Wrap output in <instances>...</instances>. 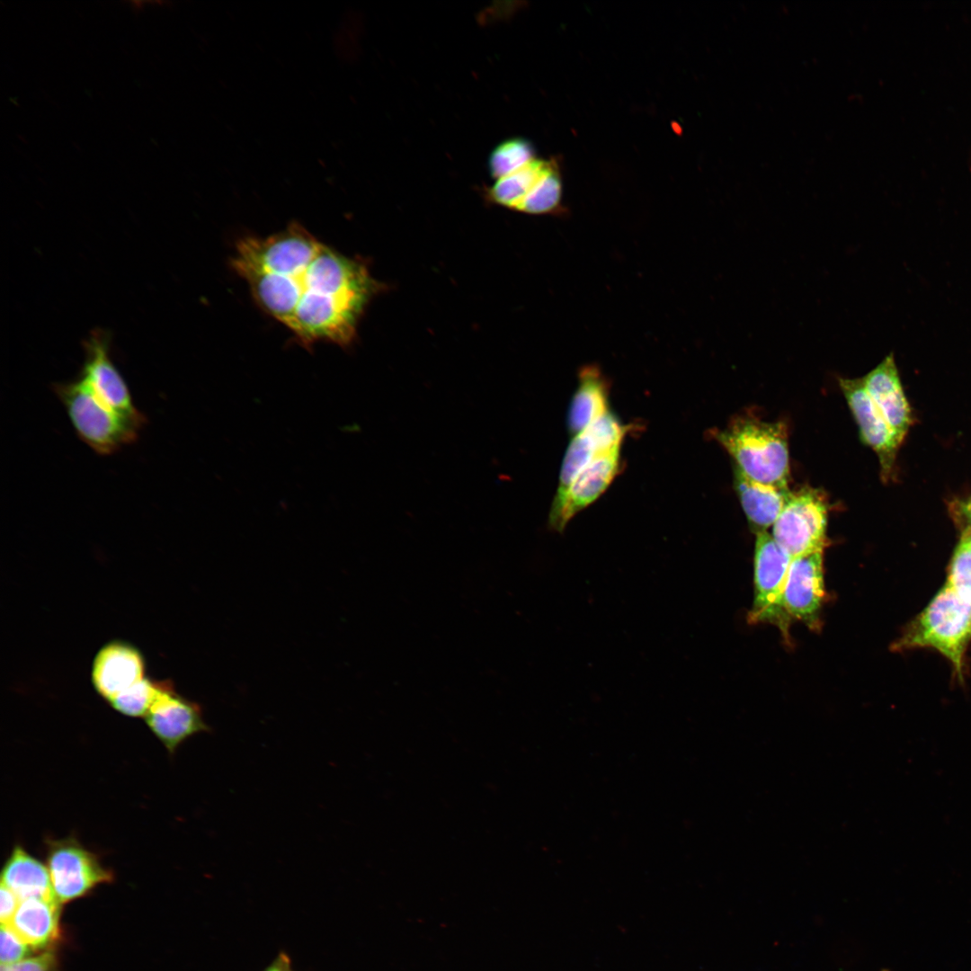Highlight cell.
I'll list each match as a JSON object with an SVG mask.
<instances>
[{
	"label": "cell",
	"instance_id": "obj_1",
	"mask_svg": "<svg viewBox=\"0 0 971 971\" xmlns=\"http://www.w3.org/2000/svg\"><path fill=\"white\" fill-rule=\"evenodd\" d=\"M230 264L259 307L307 348L317 342L350 345L368 304L382 290L364 263L299 223L240 239Z\"/></svg>",
	"mask_w": 971,
	"mask_h": 971
},
{
	"label": "cell",
	"instance_id": "obj_2",
	"mask_svg": "<svg viewBox=\"0 0 971 971\" xmlns=\"http://www.w3.org/2000/svg\"><path fill=\"white\" fill-rule=\"evenodd\" d=\"M746 477L759 483L788 487V430L780 422L748 415L735 417L724 428L711 432Z\"/></svg>",
	"mask_w": 971,
	"mask_h": 971
},
{
	"label": "cell",
	"instance_id": "obj_3",
	"mask_svg": "<svg viewBox=\"0 0 971 971\" xmlns=\"http://www.w3.org/2000/svg\"><path fill=\"white\" fill-rule=\"evenodd\" d=\"M54 391L79 439L100 455L134 442L145 423V416H128L109 406L81 377L56 384Z\"/></svg>",
	"mask_w": 971,
	"mask_h": 971
},
{
	"label": "cell",
	"instance_id": "obj_4",
	"mask_svg": "<svg viewBox=\"0 0 971 971\" xmlns=\"http://www.w3.org/2000/svg\"><path fill=\"white\" fill-rule=\"evenodd\" d=\"M970 639L971 605L960 600L945 583L893 648L932 647L951 662L961 679L964 655Z\"/></svg>",
	"mask_w": 971,
	"mask_h": 971
},
{
	"label": "cell",
	"instance_id": "obj_5",
	"mask_svg": "<svg viewBox=\"0 0 971 971\" xmlns=\"http://www.w3.org/2000/svg\"><path fill=\"white\" fill-rule=\"evenodd\" d=\"M792 557L767 531L756 535L754 600L748 615L751 624L771 623L788 639L790 617L784 604V589Z\"/></svg>",
	"mask_w": 971,
	"mask_h": 971
},
{
	"label": "cell",
	"instance_id": "obj_6",
	"mask_svg": "<svg viewBox=\"0 0 971 971\" xmlns=\"http://www.w3.org/2000/svg\"><path fill=\"white\" fill-rule=\"evenodd\" d=\"M827 502L819 490L791 492L772 525L771 536L792 558L824 551L826 546Z\"/></svg>",
	"mask_w": 971,
	"mask_h": 971
},
{
	"label": "cell",
	"instance_id": "obj_7",
	"mask_svg": "<svg viewBox=\"0 0 971 971\" xmlns=\"http://www.w3.org/2000/svg\"><path fill=\"white\" fill-rule=\"evenodd\" d=\"M46 860L53 894L60 904L82 897L112 880L111 872L99 858L72 837L48 841Z\"/></svg>",
	"mask_w": 971,
	"mask_h": 971
},
{
	"label": "cell",
	"instance_id": "obj_8",
	"mask_svg": "<svg viewBox=\"0 0 971 971\" xmlns=\"http://www.w3.org/2000/svg\"><path fill=\"white\" fill-rule=\"evenodd\" d=\"M144 717L170 753L192 735L209 731L200 705L180 695L169 680L159 681L157 694Z\"/></svg>",
	"mask_w": 971,
	"mask_h": 971
},
{
	"label": "cell",
	"instance_id": "obj_9",
	"mask_svg": "<svg viewBox=\"0 0 971 971\" xmlns=\"http://www.w3.org/2000/svg\"><path fill=\"white\" fill-rule=\"evenodd\" d=\"M839 385L858 424L862 441L877 454L883 480H889L901 442L865 390L861 379L840 378Z\"/></svg>",
	"mask_w": 971,
	"mask_h": 971
},
{
	"label": "cell",
	"instance_id": "obj_10",
	"mask_svg": "<svg viewBox=\"0 0 971 971\" xmlns=\"http://www.w3.org/2000/svg\"><path fill=\"white\" fill-rule=\"evenodd\" d=\"M620 467V447L593 459L578 474L564 496L553 501L548 516L549 528L563 532L575 515L603 494Z\"/></svg>",
	"mask_w": 971,
	"mask_h": 971
},
{
	"label": "cell",
	"instance_id": "obj_11",
	"mask_svg": "<svg viewBox=\"0 0 971 971\" xmlns=\"http://www.w3.org/2000/svg\"><path fill=\"white\" fill-rule=\"evenodd\" d=\"M85 362L80 377L109 406L128 416L144 414L134 405L129 388L110 354V337L104 331H94L85 341Z\"/></svg>",
	"mask_w": 971,
	"mask_h": 971
},
{
	"label": "cell",
	"instance_id": "obj_12",
	"mask_svg": "<svg viewBox=\"0 0 971 971\" xmlns=\"http://www.w3.org/2000/svg\"><path fill=\"white\" fill-rule=\"evenodd\" d=\"M823 551L791 559L784 589V604L790 618L812 630L820 628V610L824 599Z\"/></svg>",
	"mask_w": 971,
	"mask_h": 971
},
{
	"label": "cell",
	"instance_id": "obj_13",
	"mask_svg": "<svg viewBox=\"0 0 971 971\" xmlns=\"http://www.w3.org/2000/svg\"><path fill=\"white\" fill-rule=\"evenodd\" d=\"M145 677L144 657L129 642L111 641L101 647L94 659L93 684L107 701Z\"/></svg>",
	"mask_w": 971,
	"mask_h": 971
},
{
	"label": "cell",
	"instance_id": "obj_14",
	"mask_svg": "<svg viewBox=\"0 0 971 971\" xmlns=\"http://www.w3.org/2000/svg\"><path fill=\"white\" fill-rule=\"evenodd\" d=\"M860 379L865 390L902 443L913 420L894 354L889 353Z\"/></svg>",
	"mask_w": 971,
	"mask_h": 971
},
{
	"label": "cell",
	"instance_id": "obj_15",
	"mask_svg": "<svg viewBox=\"0 0 971 971\" xmlns=\"http://www.w3.org/2000/svg\"><path fill=\"white\" fill-rule=\"evenodd\" d=\"M734 487L751 530L757 535L772 527L787 503L791 491L759 483L734 465Z\"/></svg>",
	"mask_w": 971,
	"mask_h": 971
},
{
	"label": "cell",
	"instance_id": "obj_16",
	"mask_svg": "<svg viewBox=\"0 0 971 971\" xmlns=\"http://www.w3.org/2000/svg\"><path fill=\"white\" fill-rule=\"evenodd\" d=\"M60 903L55 896L21 900L6 923L31 949L49 948L58 937Z\"/></svg>",
	"mask_w": 971,
	"mask_h": 971
},
{
	"label": "cell",
	"instance_id": "obj_17",
	"mask_svg": "<svg viewBox=\"0 0 971 971\" xmlns=\"http://www.w3.org/2000/svg\"><path fill=\"white\" fill-rule=\"evenodd\" d=\"M609 411V383L596 366L583 367L568 413V428L576 435Z\"/></svg>",
	"mask_w": 971,
	"mask_h": 971
},
{
	"label": "cell",
	"instance_id": "obj_18",
	"mask_svg": "<svg viewBox=\"0 0 971 971\" xmlns=\"http://www.w3.org/2000/svg\"><path fill=\"white\" fill-rule=\"evenodd\" d=\"M1 884L12 890L20 901L55 896L47 865L29 854L22 846L13 849L3 868Z\"/></svg>",
	"mask_w": 971,
	"mask_h": 971
},
{
	"label": "cell",
	"instance_id": "obj_19",
	"mask_svg": "<svg viewBox=\"0 0 971 971\" xmlns=\"http://www.w3.org/2000/svg\"><path fill=\"white\" fill-rule=\"evenodd\" d=\"M547 162L548 160L535 159L519 171L495 180L493 185L486 189L488 200L518 211L545 169Z\"/></svg>",
	"mask_w": 971,
	"mask_h": 971
},
{
	"label": "cell",
	"instance_id": "obj_20",
	"mask_svg": "<svg viewBox=\"0 0 971 971\" xmlns=\"http://www.w3.org/2000/svg\"><path fill=\"white\" fill-rule=\"evenodd\" d=\"M562 181L558 165L554 159L547 165L519 208V212L530 215L554 213L561 208Z\"/></svg>",
	"mask_w": 971,
	"mask_h": 971
},
{
	"label": "cell",
	"instance_id": "obj_21",
	"mask_svg": "<svg viewBox=\"0 0 971 971\" xmlns=\"http://www.w3.org/2000/svg\"><path fill=\"white\" fill-rule=\"evenodd\" d=\"M530 142L523 138H512L500 143L489 156V173L495 180L525 167L535 160Z\"/></svg>",
	"mask_w": 971,
	"mask_h": 971
},
{
	"label": "cell",
	"instance_id": "obj_22",
	"mask_svg": "<svg viewBox=\"0 0 971 971\" xmlns=\"http://www.w3.org/2000/svg\"><path fill=\"white\" fill-rule=\"evenodd\" d=\"M601 454L602 453L597 450L585 432H582L575 435L563 459L559 483L554 500L562 498L578 474Z\"/></svg>",
	"mask_w": 971,
	"mask_h": 971
},
{
	"label": "cell",
	"instance_id": "obj_23",
	"mask_svg": "<svg viewBox=\"0 0 971 971\" xmlns=\"http://www.w3.org/2000/svg\"><path fill=\"white\" fill-rule=\"evenodd\" d=\"M159 681L145 677L116 695L109 703L126 716L145 717L157 694Z\"/></svg>",
	"mask_w": 971,
	"mask_h": 971
},
{
	"label": "cell",
	"instance_id": "obj_24",
	"mask_svg": "<svg viewBox=\"0 0 971 971\" xmlns=\"http://www.w3.org/2000/svg\"><path fill=\"white\" fill-rule=\"evenodd\" d=\"M631 427L624 425L610 410L592 422L585 430L601 453L620 447Z\"/></svg>",
	"mask_w": 971,
	"mask_h": 971
},
{
	"label": "cell",
	"instance_id": "obj_25",
	"mask_svg": "<svg viewBox=\"0 0 971 971\" xmlns=\"http://www.w3.org/2000/svg\"><path fill=\"white\" fill-rule=\"evenodd\" d=\"M946 584L960 600L971 605V550L961 541L952 557Z\"/></svg>",
	"mask_w": 971,
	"mask_h": 971
},
{
	"label": "cell",
	"instance_id": "obj_26",
	"mask_svg": "<svg viewBox=\"0 0 971 971\" xmlns=\"http://www.w3.org/2000/svg\"><path fill=\"white\" fill-rule=\"evenodd\" d=\"M1 966L13 965L30 953L31 947L9 925L1 924Z\"/></svg>",
	"mask_w": 971,
	"mask_h": 971
},
{
	"label": "cell",
	"instance_id": "obj_27",
	"mask_svg": "<svg viewBox=\"0 0 971 971\" xmlns=\"http://www.w3.org/2000/svg\"><path fill=\"white\" fill-rule=\"evenodd\" d=\"M1 971H58V965L54 954L45 951L13 965L1 966Z\"/></svg>",
	"mask_w": 971,
	"mask_h": 971
},
{
	"label": "cell",
	"instance_id": "obj_28",
	"mask_svg": "<svg viewBox=\"0 0 971 971\" xmlns=\"http://www.w3.org/2000/svg\"><path fill=\"white\" fill-rule=\"evenodd\" d=\"M0 920L2 924L8 923L15 913L20 903L18 896L8 887L1 884Z\"/></svg>",
	"mask_w": 971,
	"mask_h": 971
},
{
	"label": "cell",
	"instance_id": "obj_29",
	"mask_svg": "<svg viewBox=\"0 0 971 971\" xmlns=\"http://www.w3.org/2000/svg\"><path fill=\"white\" fill-rule=\"evenodd\" d=\"M949 511L958 523H965L966 528L971 527V495L952 501Z\"/></svg>",
	"mask_w": 971,
	"mask_h": 971
},
{
	"label": "cell",
	"instance_id": "obj_30",
	"mask_svg": "<svg viewBox=\"0 0 971 971\" xmlns=\"http://www.w3.org/2000/svg\"><path fill=\"white\" fill-rule=\"evenodd\" d=\"M262 971H294V969L289 954L281 950Z\"/></svg>",
	"mask_w": 971,
	"mask_h": 971
},
{
	"label": "cell",
	"instance_id": "obj_31",
	"mask_svg": "<svg viewBox=\"0 0 971 971\" xmlns=\"http://www.w3.org/2000/svg\"><path fill=\"white\" fill-rule=\"evenodd\" d=\"M960 541L971 550V527L964 529Z\"/></svg>",
	"mask_w": 971,
	"mask_h": 971
},
{
	"label": "cell",
	"instance_id": "obj_32",
	"mask_svg": "<svg viewBox=\"0 0 971 971\" xmlns=\"http://www.w3.org/2000/svg\"><path fill=\"white\" fill-rule=\"evenodd\" d=\"M882 971H887V970H882Z\"/></svg>",
	"mask_w": 971,
	"mask_h": 971
}]
</instances>
